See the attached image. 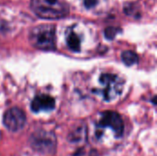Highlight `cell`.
<instances>
[{
  "label": "cell",
  "instance_id": "6da1fadb",
  "mask_svg": "<svg viewBox=\"0 0 157 156\" xmlns=\"http://www.w3.org/2000/svg\"><path fill=\"white\" fill-rule=\"evenodd\" d=\"M30 8L39 17L61 19L68 16L70 8L63 0H31Z\"/></svg>",
  "mask_w": 157,
  "mask_h": 156
},
{
  "label": "cell",
  "instance_id": "7a4b0ae2",
  "mask_svg": "<svg viewBox=\"0 0 157 156\" xmlns=\"http://www.w3.org/2000/svg\"><path fill=\"white\" fill-rule=\"evenodd\" d=\"M124 81L114 74H102L98 79V86L93 93L100 97L104 101H111L118 97L123 89Z\"/></svg>",
  "mask_w": 157,
  "mask_h": 156
},
{
  "label": "cell",
  "instance_id": "3957f363",
  "mask_svg": "<svg viewBox=\"0 0 157 156\" xmlns=\"http://www.w3.org/2000/svg\"><path fill=\"white\" fill-rule=\"evenodd\" d=\"M32 46L42 51H53L56 48L55 28L52 25L34 27L29 35Z\"/></svg>",
  "mask_w": 157,
  "mask_h": 156
},
{
  "label": "cell",
  "instance_id": "277c9868",
  "mask_svg": "<svg viewBox=\"0 0 157 156\" xmlns=\"http://www.w3.org/2000/svg\"><path fill=\"white\" fill-rule=\"evenodd\" d=\"M30 145L39 153L52 154L56 146V139L53 133L40 130L31 135Z\"/></svg>",
  "mask_w": 157,
  "mask_h": 156
},
{
  "label": "cell",
  "instance_id": "5b68a950",
  "mask_svg": "<svg viewBox=\"0 0 157 156\" xmlns=\"http://www.w3.org/2000/svg\"><path fill=\"white\" fill-rule=\"evenodd\" d=\"M98 127L110 129L117 138L121 137L124 131V122L121 116L119 113L110 110L101 113Z\"/></svg>",
  "mask_w": 157,
  "mask_h": 156
},
{
  "label": "cell",
  "instance_id": "8992f818",
  "mask_svg": "<svg viewBox=\"0 0 157 156\" xmlns=\"http://www.w3.org/2000/svg\"><path fill=\"white\" fill-rule=\"evenodd\" d=\"M3 123L6 128L12 132L22 130L26 123V114L18 108H12L6 111L3 117Z\"/></svg>",
  "mask_w": 157,
  "mask_h": 156
},
{
  "label": "cell",
  "instance_id": "52a82bcc",
  "mask_svg": "<svg viewBox=\"0 0 157 156\" xmlns=\"http://www.w3.org/2000/svg\"><path fill=\"white\" fill-rule=\"evenodd\" d=\"M55 108V100L49 95L40 94L34 97L31 101L30 108L33 112H42V111H52Z\"/></svg>",
  "mask_w": 157,
  "mask_h": 156
},
{
  "label": "cell",
  "instance_id": "ba28073f",
  "mask_svg": "<svg viewBox=\"0 0 157 156\" xmlns=\"http://www.w3.org/2000/svg\"><path fill=\"white\" fill-rule=\"evenodd\" d=\"M66 43L69 49L73 51H79L81 48V40L79 36L73 30V29H68L66 33Z\"/></svg>",
  "mask_w": 157,
  "mask_h": 156
},
{
  "label": "cell",
  "instance_id": "9c48e42d",
  "mask_svg": "<svg viewBox=\"0 0 157 156\" xmlns=\"http://www.w3.org/2000/svg\"><path fill=\"white\" fill-rule=\"evenodd\" d=\"M121 60L126 65L132 66V65L138 63L139 58H138V55L134 51H125L121 54Z\"/></svg>",
  "mask_w": 157,
  "mask_h": 156
},
{
  "label": "cell",
  "instance_id": "30bf717a",
  "mask_svg": "<svg viewBox=\"0 0 157 156\" xmlns=\"http://www.w3.org/2000/svg\"><path fill=\"white\" fill-rule=\"evenodd\" d=\"M121 31L120 29L118 28H114V27H109V28H107L105 29V37L108 39V40H112L116 37V35Z\"/></svg>",
  "mask_w": 157,
  "mask_h": 156
},
{
  "label": "cell",
  "instance_id": "8fae6325",
  "mask_svg": "<svg viewBox=\"0 0 157 156\" xmlns=\"http://www.w3.org/2000/svg\"><path fill=\"white\" fill-rule=\"evenodd\" d=\"M97 2H98V0H84L85 6H86L87 8L94 7V6L97 5Z\"/></svg>",
  "mask_w": 157,
  "mask_h": 156
}]
</instances>
